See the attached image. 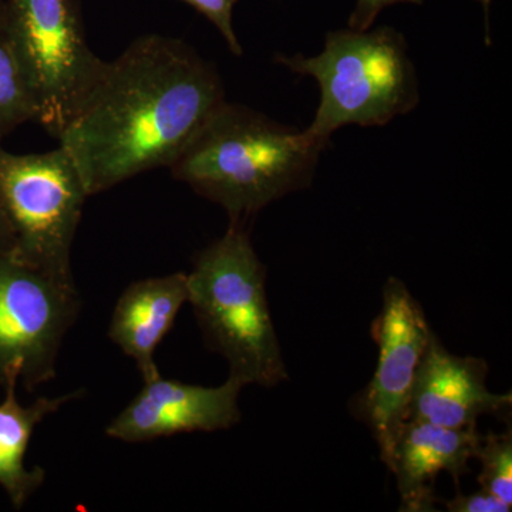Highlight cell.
Returning <instances> with one entry per match:
<instances>
[{
    "label": "cell",
    "instance_id": "44dd1931",
    "mask_svg": "<svg viewBox=\"0 0 512 512\" xmlns=\"http://www.w3.org/2000/svg\"><path fill=\"white\" fill-rule=\"evenodd\" d=\"M0 8H2V2H0Z\"/></svg>",
    "mask_w": 512,
    "mask_h": 512
},
{
    "label": "cell",
    "instance_id": "6da1fadb",
    "mask_svg": "<svg viewBox=\"0 0 512 512\" xmlns=\"http://www.w3.org/2000/svg\"><path fill=\"white\" fill-rule=\"evenodd\" d=\"M224 101L220 72L194 47L141 36L106 63L57 138L92 197L170 168Z\"/></svg>",
    "mask_w": 512,
    "mask_h": 512
},
{
    "label": "cell",
    "instance_id": "d6986e66",
    "mask_svg": "<svg viewBox=\"0 0 512 512\" xmlns=\"http://www.w3.org/2000/svg\"><path fill=\"white\" fill-rule=\"evenodd\" d=\"M16 249V238L10 227L8 217L0 205V255H13Z\"/></svg>",
    "mask_w": 512,
    "mask_h": 512
},
{
    "label": "cell",
    "instance_id": "2e32d148",
    "mask_svg": "<svg viewBox=\"0 0 512 512\" xmlns=\"http://www.w3.org/2000/svg\"><path fill=\"white\" fill-rule=\"evenodd\" d=\"M181 2L192 6L198 13L210 20L212 25L221 33V36L224 37L232 55L237 57L244 55V49L239 43L234 22H232L234 8L238 0H181Z\"/></svg>",
    "mask_w": 512,
    "mask_h": 512
},
{
    "label": "cell",
    "instance_id": "7c38bea8",
    "mask_svg": "<svg viewBox=\"0 0 512 512\" xmlns=\"http://www.w3.org/2000/svg\"><path fill=\"white\" fill-rule=\"evenodd\" d=\"M188 302L187 274L177 272L133 282L111 316L109 338L136 362L143 382L160 375L156 350Z\"/></svg>",
    "mask_w": 512,
    "mask_h": 512
},
{
    "label": "cell",
    "instance_id": "e0dca14e",
    "mask_svg": "<svg viewBox=\"0 0 512 512\" xmlns=\"http://www.w3.org/2000/svg\"><path fill=\"white\" fill-rule=\"evenodd\" d=\"M451 512H508L511 507L501 501L500 498L481 490L470 495L457 494L454 500L446 504Z\"/></svg>",
    "mask_w": 512,
    "mask_h": 512
},
{
    "label": "cell",
    "instance_id": "52a82bcc",
    "mask_svg": "<svg viewBox=\"0 0 512 512\" xmlns=\"http://www.w3.org/2000/svg\"><path fill=\"white\" fill-rule=\"evenodd\" d=\"M77 288L0 255V384L18 377L26 390L52 382L64 336L79 316Z\"/></svg>",
    "mask_w": 512,
    "mask_h": 512
},
{
    "label": "cell",
    "instance_id": "9c48e42d",
    "mask_svg": "<svg viewBox=\"0 0 512 512\" xmlns=\"http://www.w3.org/2000/svg\"><path fill=\"white\" fill-rule=\"evenodd\" d=\"M244 384L229 377L218 387L195 386L160 375L121 410L106 436L124 443H146L180 433L227 430L241 420L238 397Z\"/></svg>",
    "mask_w": 512,
    "mask_h": 512
},
{
    "label": "cell",
    "instance_id": "ba28073f",
    "mask_svg": "<svg viewBox=\"0 0 512 512\" xmlns=\"http://www.w3.org/2000/svg\"><path fill=\"white\" fill-rule=\"evenodd\" d=\"M433 335L419 301L402 281L389 278L382 309L372 325L379 346L375 375L350 403L353 416L376 440L384 464L409 420L417 372Z\"/></svg>",
    "mask_w": 512,
    "mask_h": 512
},
{
    "label": "cell",
    "instance_id": "3957f363",
    "mask_svg": "<svg viewBox=\"0 0 512 512\" xmlns=\"http://www.w3.org/2000/svg\"><path fill=\"white\" fill-rule=\"evenodd\" d=\"M192 264L188 303L208 348L227 359L229 377L262 387L288 380L266 299V268L247 225L229 224Z\"/></svg>",
    "mask_w": 512,
    "mask_h": 512
},
{
    "label": "cell",
    "instance_id": "ffe728a7",
    "mask_svg": "<svg viewBox=\"0 0 512 512\" xmlns=\"http://www.w3.org/2000/svg\"><path fill=\"white\" fill-rule=\"evenodd\" d=\"M476 2L481 3L484 10L485 16V45L491 46V36H490V6L493 3V0H476Z\"/></svg>",
    "mask_w": 512,
    "mask_h": 512
},
{
    "label": "cell",
    "instance_id": "9a60e30c",
    "mask_svg": "<svg viewBox=\"0 0 512 512\" xmlns=\"http://www.w3.org/2000/svg\"><path fill=\"white\" fill-rule=\"evenodd\" d=\"M481 463L478 484L481 490L500 498L512 507V433L481 436L476 457Z\"/></svg>",
    "mask_w": 512,
    "mask_h": 512
},
{
    "label": "cell",
    "instance_id": "7a4b0ae2",
    "mask_svg": "<svg viewBox=\"0 0 512 512\" xmlns=\"http://www.w3.org/2000/svg\"><path fill=\"white\" fill-rule=\"evenodd\" d=\"M325 150L308 131L225 100L170 171L224 208L229 224L247 225L272 202L311 187Z\"/></svg>",
    "mask_w": 512,
    "mask_h": 512
},
{
    "label": "cell",
    "instance_id": "277c9868",
    "mask_svg": "<svg viewBox=\"0 0 512 512\" xmlns=\"http://www.w3.org/2000/svg\"><path fill=\"white\" fill-rule=\"evenodd\" d=\"M275 62L318 82L319 107L306 131L326 148L342 127H383L420 103L406 37L390 26L333 30L319 55L278 53Z\"/></svg>",
    "mask_w": 512,
    "mask_h": 512
},
{
    "label": "cell",
    "instance_id": "30bf717a",
    "mask_svg": "<svg viewBox=\"0 0 512 512\" xmlns=\"http://www.w3.org/2000/svg\"><path fill=\"white\" fill-rule=\"evenodd\" d=\"M487 373L485 360L453 355L434 333L417 372L409 420L467 429L481 416H507L511 393L490 392Z\"/></svg>",
    "mask_w": 512,
    "mask_h": 512
},
{
    "label": "cell",
    "instance_id": "ac0fdd59",
    "mask_svg": "<svg viewBox=\"0 0 512 512\" xmlns=\"http://www.w3.org/2000/svg\"><path fill=\"white\" fill-rule=\"evenodd\" d=\"M397 3L423 5L424 0H356L355 10L349 18V28L355 30L372 28L380 12L389 6L397 5Z\"/></svg>",
    "mask_w": 512,
    "mask_h": 512
},
{
    "label": "cell",
    "instance_id": "5b68a950",
    "mask_svg": "<svg viewBox=\"0 0 512 512\" xmlns=\"http://www.w3.org/2000/svg\"><path fill=\"white\" fill-rule=\"evenodd\" d=\"M0 36L18 63L36 121L59 137L103 73L87 43L77 0H6Z\"/></svg>",
    "mask_w": 512,
    "mask_h": 512
},
{
    "label": "cell",
    "instance_id": "8fae6325",
    "mask_svg": "<svg viewBox=\"0 0 512 512\" xmlns=\"http://www.w3.org/2000/svg\"><path fill=\"white\" fill-rule=\"evenodd\" d=\"M481 436L477 426L448 429L426 421L407 420L397 436L386 466L397 480L406 512L434 511V484L448 473L457 487L468 473V461L476 457Z\"/></svg>",
    "mask_w": 512,
    "mask_h": 512
},
{
    "label": "cell",
    "instance_id": "5bb4252c",
    "mask_svg": "<svg viewBox=\"0 0 512 512\" xmlns=\"http://www.w3.org/2000/svg\"><path fill=\"white\" fill-rule=\"evenodd\" d=\"M28 121H36L35 101L15 57L0 36V143Z\"/></svg>",
    "mask_w": 512,
    "mask_h": 512
},
{
    "label": "cell",
    "instance_id": "8992f818",
    "mask_svg": "<svg viewBox=\"0 0 512 512\" xmlns=\"http://www.w3.org/2000/svg\"><path fill=\"white\" fill-rule=\"evenodd\" d=\"M89 192L62 146L46 153L13 154L0 146V205L23 264L76 288L72 248Z\"/></svg>",
    "mask_w": 512,
    "mask_h": 512
},
{
    "label": "cell",
    "instance_id": "4fadbf2b",
    "mask_svg": "<svg viewBox=\"0 0 512 512\" xmlns=\"http://www.w3.org/2000/svg\"><path fill=\"white\" fill-rule=\"evenodd\" d=\"M19 379L10 376L2 384L5 399L0 403V487L8 495L10 504L22 510L30 498L45 484L46 471L42 467H26V453L33 433L47 417L59 412L64 404L83 396V390L64 396L39 397L30 406L19 402L16 387Z\"/></svg>",
    "mask_w": 512,
    "mask_h": 512
}]
</instances>
